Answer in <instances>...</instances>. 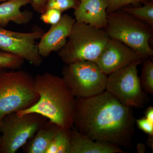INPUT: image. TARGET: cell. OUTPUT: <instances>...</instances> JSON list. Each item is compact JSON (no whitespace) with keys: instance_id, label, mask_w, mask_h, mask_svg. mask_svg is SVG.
<instances>
[{"instance_id":"obj_19","label":"cell","mask_w":153,"mask_h":153,"mask_svg":"<svg viewBox=\"0 0 153 153\" xmlns=\"http://www.w3.org/2000/svg\"><path fill=\"white\" fill-rule=\"evenodd\" d=\"M25 61L19 56L0 50V66L4 69L19 70L22 68Z\"/></svg>"},{"instance_id":"obj_13","label":"cell","mask_w":153,"mask_h":153,"mask_svg":"<svg viewBox=\"0 0 153 153\" xmlns=\"http://www.w3.org/2000/svg\"><path fill=\"white\" fill-rule=\"evenodd\" d=\"M71 153H124L120 146L108 142L96 140L80 134L73 127L70 129Z\"/></svg>"},{"instance_id":"obj_9","label":"cell","mask_w":153,"mask_h":153,"mask_svg":"<svg viewBox=\"0 0 153 153\" xmlns=\"http://www.w3.org/2000/svg\"><path fill=\"white\" fill-rule=\"evenodd\" d=\"M44 33L41 30L21 33L0 27V50L19 56L33 66H41L43 57L38 52L36 41Z\"/></svg>"},{"instance_id":"obj_17","label":"cell","mask_w":153,"mask_h":153,"mask_svg":"<svg viewBox=\"0 0 153 153\" xmlns=\"http://www.w3.org/2000/svg\"><path fill=\"white\" fill-rule=\"evenodd\" d=\"M142 71L140 78L141 86L146 93L153 94V63L149 58L143 60Z\"/></svg>"},{"instance_id":"obj_25","label":"cell","mask_w":153,"mask_h":153,"mask_svg":"<svg viewBox=\"0 0 153 153\" xmlns=\"http://www.w3.org/2000/svg\"><path fill=\"white\" fill-rule=\"evenodd\" d=\"M145 117L153 123V107L150 106L148 108L145 112Z\"/></svg>"},{"instance_id":"obj_21","label":"cell","mask_w":153,"mask_h":153,"mask_svg":"<svg viewBox=\"0 0 153 153\" xmlns=\"http://www.w3.org/2000/svg\"><path fill=\"white\" fill-rule=\"evenodd\" d=\"M150 0H107L108 7L107 13L108 15L117 11L130 4H136L139 3H146Z\"/></svg>"},{"instance_id":"obj_4","label":"cell","mask_w":153,"mask_h":153,"mask_svg":"<svg viewBox=\"0 0 153 153\" xmlns=\"http://www.w3.org/2000/svg\"><path fill=\"white\" fill-rule=\"evenodd\" d=\"M68 38L58 52L65 64L79 61L95 62L110 38L105 29L76 22Z\"/></svg>"},{"instance_id":"obj_30","label":"cell","mask_w":153,"mask_h":153,"mask_svg":"<svg viewBox=\"0 0 153 153\" xmlns=\"http://www.w3.org/2000/svg\"><path fill=\"white\" fill-rule=\"evenodd\" d=\"M77 1H80V0H77Z\"/></svg>"},{"instance_id":"obj_24","label":"cell","mask_w":153,"mask_h":153,"mask_svg":"<svg viewBox=\"0 0 153 153\" xmlns=\"http://www.w3.org/2000/svg\"><path fill=\"white\" fill-rule=\"evenodd\" d=\"M47 1V0H32L31 5L34 10L41 14L46 11Z\"/></svg>"},{"instance_id":"obj_2","label":"cell","mask_w":153,"mask_h":153,"mask_svg":"<svg viewBox=\"0 0 153 153\" xmlns=\"http://www.w3.org/2000/svg\"><path fill=\"white\" fill-rule=\"evenodd\" d=\"M34 86L39 95L38 101L17 114L21 116L36 113L62 128H71L74 123L75 97L63 78L45 72L34 77Z\"/></svg>"},{"instance_id":"obj_14","label":"cell","mask_w":153,"mask_h":153,"mask_svg":"<svg viewBox=\"0 0 153 153\" xmlns=\"http://www.w3.org/2000/svg\"><path fill=\"white\" fill-rule=\"evenodd\" d=\"M31 3L32 0H9L0 4V27L4 28L11 22L20 25L30 23L33 13L21 9Z\"/></svg>"},{"instance_id":"obj_23","label":"cell","mask_w":153,"mask_h":153,"mask_svg":"<svg viewBox=\"0 0 153 153\" xmlns=\"http://www.w3.org/2000/svg\"><path fill=\"white\" fill-rule=\"evenodd\" d=\"M136 123L141 130L148 134L150 136H153V123L147 119L145 117L137 120Z\"/></svg>"},{"instance_id":"obj_20","label":"cell","mask_w":153,"mask_h":153,"mask_svg":"<svg viewBox=\"0 0 153 153\" xmlns=\"http://www.w3.org/2000/svg\"><path fill=\"white\" fill-rule=\"evenodd\" d=\"M79 3L77 0H47L46 10L55 9L63 13L69 9H76Z\"/></svg>"},{"instance_id":"obj_15","label":"cell","mask_w":153,"mask_h":153,"mask_svg":"<svg viewBox=\"0 0 153 153\" xmlns=\"http://www.w3.org/2000/svg\"><path fill=\"white\" fill-rule=\"evenodd\" d=\"M62 128L48 120L23 147L26 153H45L50 143Z\"/></svg>"},{"instance_id":"obj_5","label":"cell","mask_w":153,"mask_h":153,"mask_svg":"<svg viewBox=\"0 0 153 153\" xmlns=\"http://www.w3.org/2000/svg\"><path fill=\"white\" fill-rule=\"evenodd\" d=\"M153 28L122 10L108 15V22L104 29L110 38L120 41L146 58L153 55L149 44Z\"/></svg>"},{"instance_id":"obj_7","label":"cell","mask_w":153,"mask_h":153,"mask_svg":"<svg viewBox=\"0 0 153 153\" xmlns=\"http://www.w3.org/2000/svg\"><path fill=\"white\" fill-rule=\"evenodd\" d=\"M48 119L36 113L19 116L12 113L3 118L0 153H16L34 135Z\"/></svg>"},{"instance_id":"obj_12","label":"cell","mask_w":153,"mask_h":153,"mask_svg":"<svg viewBox=\"0 0 153 153\" xmlns=\"http://www.w3.org/2000/svg\"><path fill=\"white\" fill-rule=\"evenodd\" d=\"M107 0H80L74 9L76 22L99 29L106 27L108 22Z\"/></svg>"},{"instance_id":"obj_22","label":"cell","mask_w":153,"mask_h":153,"mask_svg":"<svg viewBox=\"0 0 153 153\" xmlns=\"http://www.w3.org/2000/svg\"><path fill=\"white\" fill-rule=\"evenodd\" d=\"M62 12L55 9H49L41 14L40 19L47 25H52L58 23L62 17Z\"/></svg>"},{"instance_id":"obj_11","label":"cell","mask_w":153,"mask_h":153,"mask_svg":"<svg viewBox=\"0 0 153 153\" xmlns=\"http://www.w3.org/2000/svg\"><path fill=\"white\" fill-rule=\"evenodd\" d=\"M75 19L65 14L55 25L46 33H44L38 44V51L42 57H48L53 52H58L63 48L69 37Z\"/></svg>"},{"instance_id":"obj_29","label":"cell","mask_w":153,"mask_h":153,"mask_svg":"<svg viewBox=\"0 0 153 153\" xmlns=\"http://www.w3.org/2000/svg\"><path fill=\"white\" fill-rule=\"evenodd\" d=\"M7 1H9V0H0V2H1Z\"/></svg>"},{"instance_id":"obj_18","label":"cell","mask_w":153,"mask_h":153,"mask_svg":"<svg viewBox=\"0 0 153 153\" xmlns=\"http://www.w3.org/2000/svg\"><path fill=\"white\" fill-rule=\"evenodd\" d=\"M70 128H63L57 133L51 143L57 153H71Z\"/></svg>"},{"instance_id":"obj_6","label":"cell","mask_w":153,"mask_h":153,"mask_svg":"<svg viewBox=\"0 0 153 153\" xmlns=\"http://www.w3.org/2000/svg\"><path fill=\"white\" fill-rule=\"evenodd\" d=\"M62 75L75 98L91 97L106 89L108 75L93 61H79L66 64Z\"/></svg>"},{"instance_id":"obj_1","label":"cell","mask_w":153,"mask_h":153,"mask_svg":"<svg viewBox=\"0 0 153 153\" xmlns=\"http://www.w3.org/2000/svg\"><path fill=\"white\" fill-rule=\"evenodd\" d=\"M135 123L132 108L107 91L91 97L75 98L73 127L91 139L128 147Z\"/></svg>"},{"instance_id":"obj_28","label":"cell","mask_w":153,"mask_h":153,"mask_svg":"<svg viewBox=\"0 0 153 153\" xmlns=\"http://www.w3.org/2000/svg\"><path fill=\"white\" fill-rule=\"evenodd\" d=\"M5 69H4V68H3L2 67H1V66H0V74H1V73L2 72V71H4V70Z\"/></svg>"},{"instance_id":"obj_27","label":"cell","mask_w":153,"mask_h":153,"mask_svg":"<svg viewBox=\"0 0 153 153\" xmlns=\"http://www.w3.org/2000/svg\"><path fill=\"white\" fill-rule=\"evenodd\" d=\"M3 118L0 117V150H1V127L2 121Z\"/></svg>"},{"instance_id":"obj_3","label":"cell","mask_w":153,"mask_h":153,"mask_svg":"<svg viewBox=\"0 0 153 153\" xmlns=\"http://www.w3.org/2000/svg\"><path fill=\"white\" fill-rule=\"evenodd\" d=\"M34 77L24 70H4L0 74V117L30 108L39 96Z\"/></svg>"},{"instance_id":"obj_10","label":"cell","mask_w":153,"mask_h":153,"mask_svg":"<svg viewBox=\"0 0 153 153\" xmlns=\"http://www.w3.org/2000/svg\"><path fill=\"white\" fill-rule=\"evenodd\" d=\"M144 59L123 42L110 38L95 62L102 72L108 75L134 61Z\"/></svg>"},{"instance_id":"obj_8","label":"cell","mask_w":153,"mask_h":153,"mask_svg":"<svg viewBox=\"0 0 153 153\" xmlns=\"http://www.w3.org/2000/svg\"><path fill=\"white\" fill-rule=\"evenodd\" d=\"M143 60L134 61L108 76L105 90L132 108H142L147 101L138 74L137 66Z\"/></svg>"},{"instance_id":"obj_16","label":"cell","mask_w":153,"mask_h":153,"mask_svg":"<svg viewBox=\"0 0 153 153\" xmlns=\"http://www.w3.org/2000/svg\"><path fill=\"white\" fill-rule=\"evenodd\" d=\"M122 10L153 27V2L149 1L140 7L123 8Z\"/></svg>"},{"instance_id":"obj_26","label":"cell","mask_w":153,"mask_h":153,"mask_svg":"<svg viewBox=\"0 0 153 153\" xmlns=\"http://www.w3.org/2000/svg\"><path fill=\"white\" fill-rule=\"evenodd\" d=\"M137 149L138 153H144L146 152V147L143 143H139L137 145Z\"/></svg>"}]
</instances>
